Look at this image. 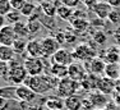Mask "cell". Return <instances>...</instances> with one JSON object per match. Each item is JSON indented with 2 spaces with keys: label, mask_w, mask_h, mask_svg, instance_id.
<instances>
[{
  "label": "cell",
  "mask_w": 120,
  "mask_h": 110,
  "mask_svg": "<svg viewBox=\"0 0 120 110\" xmlns=\"http://www.w3.org/2000/svg\"><path fill=\"white\" fill-rule=\"evenodd\" d=\"M59 81V78L51 76L49 73H44L41 76H28L23 85L33 90L37 95H46L51 90H56Z\"/></svg>",
  "instance_id": "6da1fadb"
},
{
  "label": "cell",
  "mask_w": 120,
  "mask_h": 110,
  "mask_svg": "<svg viewBox=\"0 0 120 110\" xmlns=\"http://www.w3.org/2000/svg\"><path fill=\"white\" fill-rule=\"evenodd\" d=\"M79 87H81L79 82L72 79L70 77H65L59 81V85L56 87V95L61 99H67L72 95H75Z\"/></svg>",
  "instance_id": "7a4b0ae2"
},
{
  "label": "cell",
  "mask_w": 120,
  "mask_h": 110,
  "mask_svg": "<svg viewBox=\"0 0 120 110\" xmlns=\"http://www.w3.org/2000/svg\"><path fill=\"white\" fill-rule=\"evenodd\" d=\"M45 59L46 58H32L27 56L24 59V68L27 71L28 76H41L46 72V64H45Z\"/></svg>",
  "instance_id": "3957f363"
},
{
  "label": "cell",
  "mask_w": 120,
  "mask_h": 110,
  "mask_svg": "<svg viewBox=\"0 0 120 110\" xmlns=\"http://www.w3.org/2000/svg\"><path fill=\"white\" fill-rule=\"evenodd\" d=\"M27 77H28V73L26 71L24 65H15V67H10L7 81L12 82L14 86H19V85H23L24 81L27 79Z\"/></svg>",
  "instance_id": "277c9868"
},
{
  "label": "cell",
  "mask_w": 120,
  "mask_h": 110,
  "mask_svg": "<svg viewBox=\"0 0 120 110\" xmlns=\"http://www.w3.org/2000/svg\"><path fill=\"white\" fill-rule=\"evenodd\" d=\"M74 62H75V58H74L73 51H69L68 49H64V47H60L51 56V63H55V64H61V65L69 67Z\"/></svg>",
  "instance_id": "5b68a950"
},
{
  "label": "cell",
  "mask_w": 120,
  "mask_h": 110,
  "mask_svg": "<svg viewBox=\"0 0 120 110\" xmlns=\"http://www.w3.org/2000/svg\"><path fill=\"white\" fill-rule=\"evenodd\" d=\"M87 74H88V71L84 68L83 64H81L78 62H74L73 64L68 67V77H70L72 79L77 81L79 83L84 79V77Z\"/></svg>",
  "instance_id": "8992f818"
},
{
  "label": "cell",
  "mask_w": 120,
  "mask_h": 110,
  "mask_svg": "<svg viewBox=\"0 0 120 110\" xmlns=\"http://www.w3.org/2000/svg\"><path fill=\"white\" fill-rule=\"evenodd\" d=\"M41 41H42V49H44V58H51L61 46L58 40L52 36H46Z\"/></svg>",
  "instance_id": "52a82bcc"
},
{
  "label": "cell",
  "mask_w": 120,
  "mask_h": 110,
  "mask_svg": "<svg viewBox=\"0 0 120 110\" xmlns=\"http://www.w3.org/2000/svg\"><path fill=\"white\" fill-rule=\"evenodd\" d=\"M37 96H38V95H37L33 90H31L28 86H26V85L17 86V99L19 101H22V102L31 104L37 99Z\"/></svg>",
  "instance_id": "ba28073f"
},
{
  "label": "cell",
  "mask_w": 120,
  "mask_h": 110,
  "mask_svg": "<svg viewBox=\"0 0 120 110\" xmlns=\"http://www.w3.org/2000/svg\"><path fill=\"white\" fill-rule=\"evenodd\" d=\"M15 40H17V35L14 32L13 26L5 24L3 28H0V45L13 46Z\"/></svg>",
  "instance_id": "9c48e42d"
},
{
  "label": "cell",
  "mask_w": 120,
  "mask_h": 110,
  "mask_svg": "<svg viewBox=\"0 0 120 110\" xmlns=\"http://www.w3.org/2000/svg\"><path fill=\"white\" fill-rule=\"evenodd\" d=\"M27 56L32 58H44V49H42V41L37 39L28 40L27 44Z\"/></svg>",
  "instance_id": "30bf717a"
},
{
  "label": "cell",
  "mask_w": 120,
  "mask_h": 110,
  "mask_svg": "<svg viewBox=\"0 0 120 110\" xmlns=\"http://www.w3.org/2000/svg\"><path fill=\"white\" fill-rule=\"evenodd\" d=\"M74 58L79 60H84V62H90L92 60L95 56V53L92 51V49L88 47L87 45H78L75 49L73 50Z\"/></svg>",
  "instance_id": "8fae6325"
},
{
  "label": "cell",
  "mask_w": 120,
  "mask_h": 110,
  "mask_svg": "<svg viewBox=\"0 0 120 110\" xmlns=\"http://www.w3.org/2000/svg\"><path fill=\"white\" fill-rule=\"evenodd\" d=\"M112 9L114 8L111 7L107 1H98L95 7L92 8V12L100 19H106V18H109V16H110V13Z\"/></svg>",
  "instance_id": "7c38bea8"
},
{
  "label": "cell",
  "mask_w": 120,
  "mask_h": 110,
  "mask_svg": "<svg viewBox=\"0 0 120 110\" xmlns=\"http://www.w3.org/2000/svg\"><path fill=\"white\" fill-rule=\"evenodd\" d=\"M97 91L102 92L104 95H110L115 91V81L110 79L107 77H100L98 85H97Z\"/></svg>",
  "instance_id": "4fadbf2b"
},
{
  "label": "cell",
  "mask_w": 120,
  "mask_h": 110,
  "mask_svg": "<svg viewBox=\"0 0 120 110\" xmlns=\"http://www.w3.org/2000/svg\"><path fill=\"white\" fill-rule=\"evenodd\" d=\"M88 63V73H92L95 76H102L105 72V67H106V63L104 62V59H100V58H93L92 60H90Z\"/></svg>",
  "instance_id": "5bb4252c"
},
{
  "label": "cell",
  "mask_w": 120,
  "mask_h": 110,
  "mask_svg": "<svg viewBox=\"0 0 120 110\" xmlns=\"http://www.w3.org/2000/svg\"><path fill=\"white\" fill-rule=\"evenodd\" d=\"M83 100L79 95H72V96L64 99V106L67 110H81L83 109Z\"/></svg>",
  "instance_id": "9a60e30c"
},
{
  "label": "cell",
  "mask_w": 120,
  "mask_h": 110,
  "mask_svg": "<svg viewBox=\"0 0 120 110\" xmlns=\"http://www.w3.org/2000/svg\"><path fill=\"white\" fill-rule=\"evenodd\" d=\"M102 58H104V62L106 63V64H110V63H119L120 62L119 46H111V47H109L104 53Z\"/></svg>",
  "instance_id": "2e32d148"
},
{
  "label": "cell",
  "mask_w": 120,
  "mask_h": 110,
  "mask_svg": "<svg viewBox=\"0 0 120 110\" xmlns=\"http://www.w3.org/2000/svg\"><path fill=\"white\" fill-rule=\"evenodd\" d=\"M90 100H91V102H92V105L95 109H102L109 104L106 95H104L100 91H96V92H93V94H91Z\"/></svg>",
  "instance_id": "e0dca14e"
},
{
  "label": "cell",
  "mask_w": 120,
  "mask_h": 110,
  "mask_svg": "<svg viewBox=\"0 0 120 110\" xmlns=\"http://www.w3.org/2000/svg\"><path fill=\"white\" fill-rule=\"evenodd\" d=\"M104 76L116 82L120 78V63H110V64H106Z\"/></svg>",
  "instance_id": "ac0fdd59"
},
{
  "label": "cell",
  "mask_w": 120,
  "mask_h": 110,
  "mask_svg": "<svg viewBox=\"0 0 120 110\" xmlns=\"http://www.w3.org/2000/svg\"><path fill=\"white\" fill-rule=\"evenodd\" d=\"M49 74L63 79V78L68 77V67L67 65H61V64H55V63H51V65L49 67Z\"/></svg>",
  "instance_id": "d6986e66"
},
{
  "label": "cell",
  "mask_w": 120,
  "mask_h": 110,
  "mask_svg": "<svg viewBox=\"0 0 120 110\" xmlns=\"http://www.w3.org/2000/svg\"><path fill=\"white\" fill-rule=\"evenodd\" d=\"M45 106L49 109V110H61V109H65L64 106V99L59 97L58 95L55 96H50L45 100Z\"/></svg>",
  "instance_id": "ffe728a7"
},
{
  "label": "cell",
  "mask_w": 120,
  "mask_h": 110,
  "mask_svg": "<svg viewBox=\"0 0 120 110\" xmlns=\"http://www.w3.org/2000/svg\"><path fill=\"white\" fill-rule=\"evenodd\" d=\"M98 76H95L92 73H88L87 76L84 77V79L81 82V86L87 91H93V90H97V85H98Z\"/></svg>",
  "instance_id": "44dd1931"
},
{
  "label": "cell",
  "mask_w": 120,
  "mask_h": 110,
  "mask_svg": "<svg viewBox=\"0 0 120 110\" xmlns=\"http://www.w3.org/2000/svg\"><path fill=\"white\" fill-rule=\"evenodd\" d=\"M40 9V5H37L36 3L33 1H30V0H27L26 1V4L23 5V8L21 9V13L23 17H27V19L32 18L33 16L37 13V10Z\"/></svg>",
  "instance_id": "7402d4cb"
},
{
  "label": "cell",
  "mask_w": 120,
  "mask_h": 110,
  "mask_svg": "<svg viewBox=\"0 0 120 110\" xmlns=\"http://www.w3.org/2000/svg\"><path fill=\"white\" fill-rule=\"evenodd\" d=\"M0 96L5 100H18L17 99V86L9 85L0 87Z\"/></svg>",
  "instance_id": "603a6c76"
},
{
  "label": "cell",
  "mask_w": 120,
  "mask_h": 110,
  "mask_svg": "<svg viewBox=\"0 0 120 110\" xmlns=\"http://www.w3.org/2000/svg\"><path fill=\"white\" fill-rule=\"evenodd\" d=\"M40 8H41V12L45 14V16L56 17V10H58V7H56L55 3L49 1V0H44V1L40 3Z\"/></svg>",
  "instance_id": "cb8c5ba5"
},
{
  "label": "cell",
  "mask_w": 120,
  "mask_h": 110,
  "mask_svg": "<svg viewBox=\"0 0 120 110\" xmlns=\"http://www.w3.org/2000/svg\"><path fill=\"white\" fill-rule=\"evenodd\" d=\"M15 51L13 46H7V45H0V60L3 62H12L15 58Z\"/></svg>",
  "instance_id": "d4e9b609"
},
{
  "label": "cell",
  "mask_w": 120,
  "mask_h": 110,
  "mask_svg": "<svg viewBox=\"0 0 120 110\" xmlns=\"http://www.w3.org/2000/svg\"><path fill=\"white\" fill-rule=\"evenodd\" d=\"M27 44H28V40L27 39H21V37H17V40L14 41L13 44V49L15 51L17 55H27Z\"/></svg>",
  "instance_id": "484cf974"
},
{
  "label": "cell",
  "mask_w": 120,
  "mask_h": 110,
  "mask_svg": "<svg viewBox=\"0 0 120 110\" xmlns=\"http://www.w3.org/2000/svg\"><path fill=\"white\" fill-rule=\"evenodd\" d=\"M56 16H58L60 19H63V21H70L72 17L74 16L73 14V8H69V7H67V5H64V4H60V5H58Z\"/></svg>",
  "instance_id": "4316f807"
},
{
  "label": "cell",
  "mask_w": 120,
  "mask_h": 110,
  "mask_svg": "<svg viewBox=\"0 0 120 110\" xmlns=\"http://www.w3.org/2000/svg\"><path fill=\"white\" fill-rule=\"evenodd\" d=\"M14 32H15L17 37H21V39H27V37H31L30 32H28V27H27V22H18L13 26Z\"/></svg>",
  "instance_id": "83f0119b"
},
{
  "label": "cell",
  "mask_w": 120,
  "mask_h": 110,
  "mask_svg": "<svg viewBox=\"0 0 120 110\" xmlns=\"http://www.w3.org/2000/svg\"><path fill=\"white\" fill-rule=\"evenodd\" d=\"M27 27H28V32H30L31 36H35V35H37L41 31L42 24L38 19L30 18V19H27Z\"/></svg>",
  "instance_id": "f1b7e54d"
},
{
  "label": "cell",
  "mask_w": 120,
  "mask_h": 110,
  "mask_svg": "<svg viewBox=\"0 0 120 110\" xmlns=\"http://www.w3.org/2000/svg\"><path fill=\"white\" fill-rule=\"evenodd\" d=\"M22 13L19 10H10L9 13L5 16V21H7V24H9V26H14L15 23H18V22H21V18H22Z\"/></svg>",
  "instance_id": "f546056e"
},
{
  "label": "cell",
  "mask_w": 120,
  "mask_h": 110,
  "mask_svg": "<svg viewBox=\"0 0 120 110\" xmlns=\"http://www.w3.org/2000/svg\"><path fill=\"white\" fill-rule=\"evenodd\" d=\"M9 71H10L9 63L0 60V78H3V79H8V74H9Z\"/></svg>",
  "instance_id": "4dcf8cb0"
},
{
  "label": "cell",
  "mask_w": 120,
  "mask_h": 110,
  "mask_svg": "<svg viewBox=\"0 0 120 110\" xmlns=\"http://www.w3.org/2000/svg\"><path fill=\"white\" fill-rule=\"evenodd\" d=\"M10 10H13V8L10 5L9 0H0V14L7 16Z\"/></svg>",
  "instance_id": "1f68e13d"
},
{
  "label": "cell",
  "mask_w": 120,
  "mask_h": 110,
  "mask_svg": "<svg viewBox=\"0 0 120 110\" xmlns=\"http://www.w3.org/2000/svg\"><path fill=\"white\" fill-rule=\"evenodd\" d=\"M109 21H110L111 23H114V24H118V23H120V12L114 8V9L111 10L110 16H109Z\"/></svg>",
  "instance_id": "d6a6232c"
},
{
  "label": "cell",
  "mask_w": 120,
  "mask_h": 110,
  "mask_svg": "<svg viewBox=\"0 0 120 110\" xmlns=\"http://www.w3.org/2000/svg\"><path fill=\"white\" fill-rule=\"evenodd\" d=\"M72 24H73L74 28H77V30H79V31H83L88 27V22H86L84 19H79V21L75 19V21H72Z\"/></svg>",
  "instance_id": "836d02e7"
},
{
  "label": "cell",
  "mask_w": 120,
  "mask_h": 110,
  "mask_svg": "<svg viewBox=\"0 0 120 110\" xmlns=\"http://www.w3.org/2000/svg\"><path fill=\"white\" fill-rule=\"evenodd\" d=\"M9 1H10V5H12V8L14 10H19V12H21V9L23 8V5L26 4L27 0H9Z\"/></svg>",
  "instance_id": "e575fe53"
},
{
  "label": "cell",
  "mask_w": 120,
  "mask_h": 110,
  "mask_svg": "<svg viewBox=\"0 0 120 110\" xmlns=\"http://www.w3.org/2000/svg\"><path fill=\"white\" fill-rule=\"evenodd\" d=\"M59 1H60V4H64V5H67V7L74 9V8L81 3V0H59Z\"/></svg>",
  "instance_id": "d590c367"
},
{
  "label": "cell",
  "mask_w": 120,
  "mask_h": 110,
  "mask_svg": "<svg viewBox=\"0 0 120 110\" xmlns=\"http://www.w3.org/2000/svg\"><path fill=\"white\" fill-rule=\"evenodd\" d=\"M95 40H96L97 42H98V44L102 45V44H105V42H106L107 37L105 36V35L102 33V32H97V33L95 35Z\"/></svg>",
  "instance_id": "8d00e7d4"
},
{
  "label": "cell",
  "mask_w": 120,
  "mask_h": 110,
  "mask_svg": "<svg viewBox=\"0 0 120 110\" xmlns=\"http://www.w3.org/2000/svg\"><path fill=\"white\" fill-rule=\"evenodd\" d=\"M81 3H83L84 5H87V7H90V8H93L97 3H98V0H81Z\"/></svg>",
  "instance_id": "74e56055"
},
{
  "label": "cell",
  "mask_w": 120,
  "mask_h": 110,
  "mask_svg": "<svg viewBox=\"0 0 120 110\" xmlns=\"http://www.w3.org/2000/svg\"><path fill=\"white\" fill-rule=\"evenodd\" d=\"M106 1H107L112 8H116V7H119V5H120V0H106Z\"/></svg>",
  "instance_id": "f35d334b"
},
{
  "label": "cell",
  "mask_w": 120,
  "mask_h": 110,
  "mask_svg": "<svg viewBox=\"0 0 120 110\" xmlns=\"http://www.w3.org/2000/svg\"><path fill=\"white\" fill-rule=\"evenodd\" d=\"M5 24H7V21H5V16L0 14V28H3Z\"/></svg>",
  "instance_id": "ab89813d"
},
{
  "label": "cell",
  "mask_w": 120,
  "mask_h": 110,
  "mask_svg": "<svg viewBox=\"0 0 120 110\" xmlns=\"http://www.w3.org/2000/svg\"><path fill=\"white\" fill-rule=\"evenodd\" d=\"M7 102H8V100L3 99V97L0 96V110H3V109L5 108V105H7Z\"/></svg>",
  "instance_id": "60d3db41"
},
{
  "label": "cell",
  "mask_w": 120,
  "mask_h": 110,
  "mask_svg": "<svg viewBox=\"0 0 120 110\" xmlns=\"http://www.w3.org/2000/svg\"><path fill=\"white\" fill-rule=\"evenodd\" d=\"M93 110H102V109H93Z\"/></svg>",
  "instance_id": "b9f144b4"
},
{
  "label": "cell",
  "mask_w": 120,
  "mask_h": 110,
  "mask_svg": "<svg viewBox=\"0 0 120 110\" xmlns=\"http://www.w3.org/2000/svg\"><path fill=\"white\" fill-rule=\"evenodd\" d=\"M119 51H120V46H119Z\"/></svg>",
  "instance_id": "7bdbcfd3"
},
{
  "label": "cell",
  "mask_w": 120,
  "mask_h": 110,
  "mask_svg": "<svg viewBox=\"0 0 120 110\" xmlns=\"http://www.w3.org/2000/svg\"><path fill=\"white\" fill-rule=\"evenodd\" d=\"M0 79H1V78H0Z\"/></svg>",
  "instance_id": "ee69618b"
}]
</instances>
